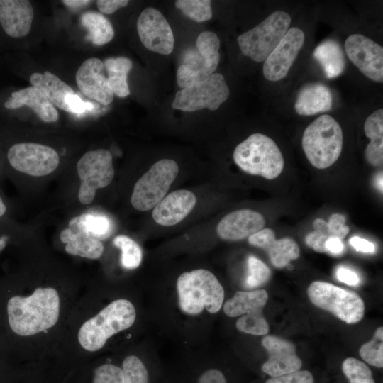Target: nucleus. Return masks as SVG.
I'll return each instance as SVG.
<instances>
[{
    "mask_svg": "<svg viewBox=\"0 0 383 383\" xmlns=\"http://www.w3.org/2000/svg\"><path fill=\"white\" fill-rule=\"evenodd\" d=\"M268 300V294L265 289L238 291L227 300L223 305V311L229 317L241 316L246 313L262 311Z\"/></svg>",
    "mask_w": 383,
    "mask_h": 383,
    "instance_id": "25",
    "label": "nucleus"
},
{
    "mask_svg": "<svg viewBox=\"0 0 383 383\" xmlns=\"http://www.w3.org/2000/svg\"><path fill=\"white\" fill-rule=\"evenodd\" d=\"M60 238L65 244V251L72 255L94 260L104 252L101 240L84 227L79 216L70 221L69 227L60 233Z\"/></svg>",
    "mask_w": 383,
    "mask_h": 383,
    "instance_id": "18",
    "label": "nucleus"
},
{
    "mask_svg": "<svg viewBox=\"0 0 383 383\" xmlns=\"http://www.w3.org/2000/svg\"><path fill=\"white\" fill-rule=\"evenodd\" d=\"M327 223L332 238H337L341 240L350 231L349 227L345 225V218L342 214H332Z\"/></svg>",
    "mask_w": 383,
    "mask_h": 383,
    "instance_id": "41",
    "label": "nucleus"
},
{
    "mask_svg": "<svg viewBox=\"0 0 383 383\" xmlns=\"http://www.w3.org/2000/svg\"><path fill=\"white\" fill-rule=\"evenodd\" d=\"M236 328L239 331L261 335L269 332V325L262 314V311H255L241 316L236 321Z\"/></svg>",
    "mask_w": 383,
    "mask_h": 383,
    "instance_id": "35",
    "label": "nucleus"
},
{
    "mask_svg": "<svg viewBox=\"0 0 383 383\" xmlns=\"http://www.w3.org/2000/svg\"><path fill=\"white\" fill-rule=\"evenodd\" d=\"M336 277L339 281L350 286H355L360 282L359 277L354 271L344 267L338 268Z\"/></svg>",
    "mask_w": 383,
    "mask_h": 383,
    "instance_id": "45",
    "label": "nucleus"
},
{
    "mask_svg": "<svg viewBox=\"0 0 383 383\" xmlns=\"http://www.w3.org/2000/svg\"><path fill=\"white\" fill-rule=\"evenodd\" d=\"M113 243L121 250V264L123 268L134 270L139 267L142 261V250L135 240L119 235L113 238Z\"/></svg>",
    "mask_w": 383,
    "mask_h": 383,
    "instance_id": "30",
    "label": "nucleus"
},
{
    "mask_svg": "<svg viewBox=\"0 0 383 383\" xmlns=\"http://www.w3.org/2000/svg\"><path fill=\"white\" fill-rule=\"evenodd\" d=\"M137 30L141 43L149 50L162 55H169L173 51L172 30L157 9L148 7L140 13Z\"/></svg>",
    "mask_w": 383,
    "mask_h": 383,
    "instance_id": "13",
    "label": "nucleus"
},
{
    "mask_svg": "<svg viewBox=\"0 0 383 383\" xmlns=\"http://www.w3.org/2000/svg\"><path fill=\"white\" fill-rule=\"evenodd\" d=\"M121 368L124 376V383H150L148 368L137 356L126 357Z\"/></svg>",
    "mask_w": 383,
    "mask_h": 383,
    "instance_id": "33",
    "label": "nucleus"
},
{
    "mask_svg": "<svg viewBox=\"0 0 383 383\" xmlns=\"http://www.w3.org/2000/svg\"><path fill=\"white\" fill-rule=\"evenodd\" d=\"M128 0H98L96 5L101 13L111 14L128 4Z\"/></svg>",
    "mask_w": 383,
    "mask_h": 383,
    "instance_id": "44",
    "label": "nucleus"
},
{
    "mask_svg": "<svg viewBox=\"0 0 383 383\" xmlns=\"http://www.w3.org/2000/svg\"><path fill=\"white\" fill-rule=\"evenodd\" d=\"M65 103L70 112L74 113H82L87 111H91L94 106L89 101H84L76 94H67L65 97Z\"/></svg>",
    "mask_w": 383,
    "mask_h": 383,
    "instance_id": "42",
    "label": "nucleus"
},
{
    "mask_svg": "<svg viewBox=\"0 0 383 383\" xmlns=\"http://www.w3.org/2000/svg\"><path fill=\"white\" fill-rule=\"evenodd\" d=\"M365 135L370 142L365 149L367 161L372 166L380 167L383 163V109L370 114L364 124Z\"/></svg>",
    "mask_w": 383,
    "mask_h": 383,
    "instance_id": "26",
    "label": "nucleus"
},
{
    "mask_svg": "<svg viewBox=\"0 0 383 383\" xmlns=\"http://www.w3.org/2000/svg\"><path fill=\"white\" fill-rule=\"evenodd\" d=\"M79 21L88 30L87 38L94 45H103L113 38V26L102 13L93 11H86L81 15Z\"/></svg>",
    "mask_w": 383,
    "mask_h": 383,
    "instance_id": "29",
    "label": "nucleus"
},
{
    "mask_svg": "<svg viewBox=\"0 0 383 383\" xmlns=\"http://www.w3.org/2000/svg\"><path fill=\"white\" fill-rule=\"evenodd\" d=\"M27 106L44 122L53 123L58 120V112L54 105L37 88L28 87L13 92L5 101L8 109Z\"/></svg>",
    "mask_w": 383,
    "mask_h": 383,
    "instance_id": "22",
    "label": "nucleus"
},
{
    "mask_svg": "<svg viewBox=\"0 0 383 383\" xmlns=\"http://www.w3.org/2000/svg\"><path fill=\"white\" fill-rule=\"evenodd\" d=\"M262 345L269 355L268 360L261 367L265 374L274 377L298 371L301 367L302 362L290 341L267 335L262 339Z\"/></svg>",
    "mask_w": 383,
    "mask_h": 383,
    "instance_id": "16",
    "label": "nucleus"
},
{
    "mask_svg": "<svg viewBox=\"0 0 383 383\" xmlns=\"http://www.w3.org/2000/svg\"><path fill=\"white\" fill-rule=\"evenodd\" d=\"M251 245L265 250L269 255L271 263L277 268L287 266L292 260L300 255L298 244L291 238L277 240L273 230L263 228L248 238Z\"/></svg>",
    "mask_w": 383,
    "mask_h": 383,
    "instance_id": "19",
    "label": "nucleus"
},
{
    "mask_svg": "<svg viewBox=\"0 0 383 383\" xmlns=\"http://www.w3.org/2000/svg\"><path fill=\"white\" fill-rule=\"evenodd\" d=\"M80 179L78 199L88 205L94 200L97 189L107 187L114 176L111 153L106 149L86 152L77 163Z\"/></svg>",
    "mask_w": 383,
    "mask_h": 383,
    "instance_id": "9",
    "label": "nucleus"
},
{
    "mask_svg": "<svg viewBox=\"0 0 383 383\" xmlns=\"http://www.w3.org/2000/svg\"><path fill=\"white\" fill-rule=\"evenodd\" d=\"M62 2L70 9H79L87 6L91 1L87 0H64Z\"/></svg>",
    "mask_w": 383,
    "mask_h": 383,
    "instance_id": "48",
    "label": "nucleus"
},
{
    "mask_svg": "<svg viewBox=\"0 0 383 383\" xmlns=\"http://www.w3.org/2000/svg\"><path fill=\"white\" fill-rule=\"evenodd\" d=\"M345 51L349 60L367 78L383 82V48L372 39L353 34L345 41Z\"/></svg>",
    "mask_w": 383,
    "mask_h": 383,
    "instance_id": "12",
    "label": "nucleus"
},
{
    "mask_svg": "<svg viewBox=\"0 0 383 383\" xmlns=\"http://www.w3.org/2000/svg\"><path fill=\"white\" fill-rule=\"evenodd\" d=\"M342 370L350 383H375L371 370L356 358H346L342 364Z\"/></svg>",
    "mask_w": 383,
    "mask_h": 383,
    "instance_id": "34",
    "label": "nucleus"
},
{
    "mask_svg": "<svg viewBox=\"0 0 383 383\" xmlns=\"http://www.w3.org/2000/svg\"><path fill=\"white\" fill-rule=\"evenodd\" d=\"M291 23L289 14L277 11L255 28L237 38L242 53L255 62H263L283 38Z\"/></svg>",
    "mask_w": 383,
    "mask_h": 383,
    "instance_id": "6",
    "label": "nucleus"
},
{
    "mask_svg": "<svg viewBox=\"0 0 383 383\" xmlns=\"http://www.w3.org/2000/svg\"><path fill=\"white\" fill-rule=\"evenodd\" d=\"M325 248L327 252L337 255L343 252L344 245L340 239L337 238H330L326 240Z\"/></svg>",
    "mask_w": 383,
    "mask_h": 383,
    "instance_id": "47",
    "label": "nucleus"
},
{
    "mask_svg": "<svg viewBox=\"0 0 383 383\" xmlns=\"http://www.w3.org/2000/svg\"><path fill=\"white\" fill-rule=\"evenodd\" d=\"M33 9L28 0H0V23L10 37L19 38L28 34Z\"/></svg>",
    "mask_w": 383,
    "mask_h": 383,
    "instance_id": "21",
    "label": "nucleus"
},
{
    "mask_svg": "<svg viewBox=\"0 0 383 383\" xmlns=\"http://www.w3.org/2000/svg\"><path fill=\"white\" fill-rule=\"evenodd\" d=\"M265 383H313V377L309 371L298 370L272 377Z\"/></svg>",
    "mask_w": 383,
    "mask_h": 383,
    "instance_id": "40",
    "label": "nucleus"
},
{
    "mask_svg": "<svg viewBox=\"0 0 383 383\" xmlns=\"http://www.w3.org/2000/svg\"><path fill=\"white\" fill-rule=\"evenodd\" d=\"M76 82L83 94L103 105H109L113 100L104 62L99 58H89L81 65L76 72Z\"/></svg>",
    "mask_w": 383,
    "mask_h": 383,
    "instance_id": "15",
    "label": "nucleus"
},
{
    "mask_svg": "<svg viewBox=\"0 0 383 383\" xmlns=\"http://www.w3.org/2000/svg\"><path fill=\"white\" fill-rule=\"evenodd\" d=\"M305 40L302 30L290 28L277 47L264 61L263 74L271 82H277L287 74Z\"/></svg>",
    "mask_w": 383,
    "mask_h": 383,
    "instance_id": "14",
    "label": "nucleus"
},
{
    "mask_svg": "<svg viewBox=\"0 0 383 383\" xmlns=\"http://www.w3.org/2000/svg\"><path fill=\"white\" fill-rule=\"evenodd\" d=\"M179 305L187 314L197 315L206 309L211 313L220 311L224 289L216 277L204 269L186 272L177 281Z\"/></svg>",
    "mask_w": 383,
    "mask_h": 383,
    "instance_id": "2",
    "label": "nucleus"
},
{
    "mask_svg": "<svg viewBox=\"0 0 383 383\" xmlns=\"http://www.w3.org/2000/svg\"><path fill=\"white\" fill-rule=\"evenodd\" d=\"M350 244L357 250L365 253H373L375 251L374 245L366 239L353 236L350 239Z\"/></svg>",
    "mask_w": 383,
    "mask_h": 383,
    "instance_id": "46",
    "label": "nucleus"
},
{
    "mask_svg": "<svg viewBox=\"0 0 383 383\" xmlns=\"http://www.w3.org/2000/svg\"><path fill=\"white\" fill-rule=\"evenodd\" d=\"M313 56L327 78L338 77L345 70L344 53L339 43L334 40L328 39L321 43L313 50Z\"/></svg>",
    "mask_w": 383,
    "mask_h": 383,
    "instance_id": "27",
    "label": "nucleus"
},
{
    "mask_svg": "<svg viewBox=\"0 0 383 383\" xmlns=\"http://www.w3.org/2000/svg\"><path fill=\"white\" fill-rule=\"evenodd\" d=\"M360 357L369 365L382 368L383 367V328L379 327L373 338L361 346Z\"/></svg>",
    "mask_w": 383,
    "mask_h": 383,
    "instance_id": "31",
    "label": "nucleus"
},
{
    "mask_svg": "<svg viewBox=\"0 0 383 383\" xmlns=\"http://www.w3.org/2000/svg\"><path fill=\"white\" fill-rule=\"evenodd\" d=\"M6 159L16 172L33 177L48 175L54 172L60 162L55 150L36 143H17L7 150Z\"/></svg>",
    "mask_w": 383,
    "mask_h": 383,
    "instance_id": "11",
    "label": "nucleus"
},
{
    "mask_svg": "<svg viewBox=\"0 0 383 383\" xmlns=\"http://www.w3.org/2000/svg\"><path fill=\"white\" fill-rule=\"evenodd\" d=\"M313 227L314 231L306 236V244L317 252H326L325 243L328 238H332L328 223L322 218H316L313 222Z\"/></svg>",
    "mask_w": 383,
    "mask_h": 383,
    "instance_id": "37",
    "label": "nucleus"
},
{
    "mask_svg": "<svg viewBox=\"0 0 383 383\" xmlns=\"http://www.w3.org/2000/svg\"><path fill=\"white\" fill-rule=\"evenodd\" d=\"M93 383H124L122 368L113 364H104L94 370Z\"/></svg>",
    "mask_w": 383,
    "mask_h": 383,
    "instance_id": "39",
    "label": "nucleus"
},
{
    "mask_svg": "<svg viewBox=\"0 0 383 383\" xmlns=\"http://www.w3.org/2000/svg\"><path fill=\"white\" fill-rule=\"evenodd\" d=\"M265 225V218L260 213L248 209H238L219 221L216 232L223 240L237 241L261 231Z\"/></svg>",
    "mask_w": 383,
    "mask_h": 383,
    "instance_id": "17",
    "label": "nucleus"
},
{
    "mask_svg": "<svg viewBox=\"0 0 383 383\" xmlns=\"http://www.w3.org/2000/svg\"><path fill=\"white\" fill-rule=\"evenodd\" d=\"M135 318V309L131 301L114 300L82 324L78 333L79 343L86 350H99L110 337L130 328Z\"/></svg>",
    "mask_w": 383,
    "mask_h": 383,
    "instance_id": "3",
    "label": "nucleus"
},
{
    "mask_svg": "<svg viewBox=\"0 0 383 383\" xmlns=\"http://www.w3.org/2000/svg\"><path fill=\"white\" fill-rule=\"evenodd\" d=\"M307 294L316 306L332 313L346 323H356L363 318L364 301L354 292L328 282L315 281L309 286Z\"/></svg>",
    "mask_w": 383,
    "mask_h": 383,
    "instance_id": "7",
    "label": "nucleus"
},
{
    "mask_svg": "<svg viewBox=\"0 0 383 383\" xmlns=\"http://www.w3.org/2000/svg\"><path fill=\"white\" fill-rule=\"evenodd\" d=\"M196 203L194 194L180 189L165 196L153 209L152 218L159 225L171 226L182 221Z\"/></svg>",
    "mask_w": 383,
    "mask_h": 383,
    "instance_id": "20",
    "label": "nucleus"
},
{
    "mask_svg": "<svg viewBox=\"0 0 383 383\" xmlns=\"http://www.w3.org/2000/svg\"><path fill=\"white\" fill-rule=\"evenodd\" d=\"M30 82L32 86L40 90L53 105L70 112L65 103V97L74 92L57 76L49 71H45L43 74L35 72L30 77Z\"/></svg>",
    "mask_w": 383,
    "mask_h": 383,
    "instance_id": "24",
    "label": "nucleus"
},
{
    "mask_svg": "<svg viewBox=\"0 0 383 383\" xmlns=\"http://www.w3.org/2000/svg\"><path fill=\"white\" fill-rule=\"evenodd\" d=\"M79 218L84 227L99 239L104 238L110 231V222L105 216L84 213Z\"/></svg>",
    "mask_w": 383,
    "mask_h": 383,
    "instance_id": "38",
    "label": "nucleus"
},
{
    "mask_svg": "<svg viewBox=\"0 0 383 383\" xmlns=\"http://www.w3.org/2000/svg\"><path fill=\"white\" fill-rule=\"evenodd\" d=\"M103 62L113 94L121 98L128 96L127 77L133 66L132 61L121 56L106 58Z\"/></svg>",
    "mask_w": 383,
    "mask_h": 383,
    "instance_id": "28",
    "label": "nucleus"
},
{
    "mask_svg": "<svg viewBox=\"0 0 383 383\" xmlns=\"http://www.w3.org/2000/svg\"><path fill=\"white\" fill-rule=\"evenodd\" d=\"M304 152L316 168L326 169L337 161L343 148V131L339 123L324 114L304 130L301 140Z\"/></svg>",
    "mask_w": 383,
    "mask_h": 383,
    "instance_id": "5",
    "label": "nucleus"
},
{
    "mask_svg": "<svg viewBox=\"0 0 383 383\" xmlns=\"http://www.w3.org/2000/svg\"><path fill=\"white\" fill-rule=\"evenodd\" d=\"M174 4L186 16L196 22L206 21L212 17L209 0H177Z\"/></svg>",
    "mask_w": 383,
    "mask_h": 383,
    "instance_id": "32",
    "label": "nucleus"
},
{
    "mask_svg": "<svg viewBox=\"0 0 383 383\" xmlns=\"http://www.w3.org/2000/svg\"><path fill=\"white\" fill-rule=\"evenodd\" d=\"M230 91L224 77L213 73L204 79L179 90L172 107L192 112L203 109L216 110L229 97Z\"/></svg>",
    "mask_w": 383,
    "mask_h": 383,
    "instance_id": "10",
    "label": "nucleus"
},
{
    "mask_svg": "<svg viewBox=\"0 0 383 383\" xmlns=\"http://www.w3.org/2000/svg\"><path fill=\"white\" fill-rule=\"evenodd\" d=\"M235 163L245 172L267 179L277 178L284 161L275 142L262 133H253L239 143L233 152Z\"/></svg>",
    "mask_w": 383,
    "mask_h": 383,
    "instance_id": "4",
    "label": "nucleus"
},
{
    "mask_svg": "<svg viewBox=\"0 0 383 383\" xmlns=\"http://www.w3.org/2000/svg\"><path fill=\"white\" fill-rule=\"evenodd\" d=\"M196 383H227V379L220 370L209 368L198 376Z\"/></svg>",
    "mask_w": 383,
    "mask_h": 383,
    "instance_id": "43",
    "label": "nucleus"
},
{
    "mask_svg": "<svg viewBox=\"0 0 383 383\" xmlns=\"http://www.w3.org/2000/svg\"><path fill=\"white\" fill-rule=\"evenodd\" d=\"M333 95L322 83H311L299 91L294 103L295 111L301 116H313L332 108Z\"/></svg>",
    "mask_w": 383,
    "mask_h": 383,
    "instance_id": "23",
    "label": "nucleus"
},
{
    "mask_svg": "<svg viewBox=\"0 0 383 383\" xmlns=\"http://www.w3.org/2000/svg\"><path fill=\"white\" fill-rule=\"evenodd\" d=\"M178 172L179 166L174 160L156 162L134 185L131 197L133 208L140 211L154 208L165 196Z\"/></svg>",
    "mask_w": 383,
    "mask_h": 383,
    "instance_id": "8",
    "label": "nucleus"
},
{
    "mask_svg": "<svg viewBox=\"0 0 383 383\" xmlns=\"http://www.w3.org/2000/svg\"><path fill=\"white\" fill-rule=\"evenodd\" d=\"M248 275L246 278L245 286L252 289L265 284L271 277L270 268L260 260L253 255L248 258Z\"/></svg>",
    "mask_w": 383,
    "mask_h": 383,
    "instance_id": "36",
    "label": "nucleus"
},
{
    "mask_svg": "<svg viewBox=\"0 0 383 383\" xmlns=\"http://www.w3.org/2000/svg\"><path fill=\"white\" fill-rule=\"evenodd\" d=\"M7 206L3 200L2 197L0 196V218H3L6 213Z\"/></svg>",
    "mask_w": 383,
    "mask_h": 383,
    "instance_id": "50",
    "label": "nucleus"
},
{
    "mask_svg": "<svg viewBox=\"0 0 383 383\" xmlns=\"http://www.w3.org/2000/svg\"><path fill=\"white\" fill-rule=\"evenodd\" d=\"M9 241V236L6 234L0 235V252L6 247Z\"/></svg>",
    "mask_w": 383,
    "mask_h": 383,
    "instance_id": "49",
    "label": "nucleus"
},
{
    "mask_svg": "<svg viewBox=\"0 0 383 383\" xmlns=\"http://www.w3.org/2000/svg\"><path fill=\"white\" fill-rule=\"evenodd\" d=\"M60 297L52 287L37 288L29 296H14L7 303L11 329L29 336L54 326L60 315Z\"/></svg>",
    "mask_w": 383,
    "mask_h": 383,
    "instance_id": "1",
    "label": "nucleus"
}]
</instances>
